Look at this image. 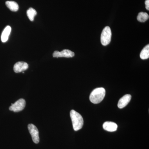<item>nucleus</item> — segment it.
Instances as JSON below:
<instances>
[{"label":"nucleus","instance_id":"f257e3e1","mask_svg":"<svg viewBox=\"0 0 149 149\" xmlns=\"http://www.w3.org/2000/svg\"><path fill=\"white\" fill-rule=\"evenodd\" d=\"M70 116L74 130L77 131L81 129L84 123V120L82 116L79 113L74 110H72L70 112Z\"/></svg>","mask_w":149,"mask_h":149},{"label":"nucleus","instance_id":"f03ea898","mask_svg":"<svg viewBox=\"0 0 149 149\" xmlns=\"http://www.w3.org/2000/svg\"><path fill=\"white\" fill-rule=\"evenodd\" d=\"M105 90L103 88H97L93 90L90 96V100L93 104L100 103L105 96Z\"/></svg>","mask_w":149,"mask_h":149},{"label":"nucleus","instance_id":"7ed1b4c3","mask_svg":"<svg viewBox=\"0 0 149 149\" xmlns=\"http://www.w3.org/2000/svg\"><path fill=\"white\" fill-rule=\"evenodd\" d=\"M111 31L110 27L107 26L102 32L101 35V42L103 46H107L111 41Z\"/></svg>","mask_w":149,"mask_h":149},{"label":"nucleus","instance_id":"20e7f679","mask_svg":"<svg viewBox=\"0 0 149 149\" xmlns=\"http://www.w3.org/2000/svg\"><path fill=\"white\" fill-rule=\"evenodd\" d=\"M26 102L23 99H20L17 101L9 107V110L15 112H18L23 110L25 107Z\"/></svg>","mask_w":149,"mask_h":149},{"label":"nucleus","instance_id":"39448f33","mask_svg":"<svg viewBox=\"0 0 149 149\" xmlns=\"http://www.w3.org/2000/svg\"><path fill=\"white\" fill-rule=\"evenodd\" d=\"M28 128L29 133L32 136V141L35 144H38L40 142L39 133L38 129L33 124H29L28 125Z\"/></svg>","mask_w":149,"mask_h":149},{"label":"nucleus","instance_id":"423d86ee","mask_svg":"<svg viewBox=\"0 0 149 149\" xmlns=\"http://www.w3.org/2000/svg\"><path fill=\"white\" fill-rule=\"evenodd\" d=\"M74 56V53L68 49H64L61 52L55 51L53 54L54 57L56 58H72Z\"/></svg>","mask_w":149,"mask_h":149},{"label":"nucleus","instance_id":"0eeeda50","mask_svg":"<svg viewBox=\"0 0 149 149\" xmlns=\"http://www.w3.org/2000/svg\"><path fill=\"white\" fill-rule=\"evenodd\" d=\"M28 65L24 62H18L14 65L13 70L16 73L23 72L28 68Z\"/></svg>","mask_w":149,"mask_h":149},{"label":"nucleus","instance_id":"6e6552de","mask_svg":"<svg viewBox=\"0 0 149 149\" xmlns=\"http://www.w3.org/2000/svg\"><path fill=\"white\" fill-rule=\"evenodd\" d=\"M131 96L130 95H126L123 96L120 99L118 104V107L119 109H123L130 102Z\"/></svg>","mask_w":149,"mask_h":149},{"label":"nucleus","instance_id":"1a4fd4ad","mask_svg":"<svg viewBox=\"0 0 149 149\" xmlns=\"http://www.w3.org/2000/svg\"><path fill=\"white\" fill-rule=\"evenodd\" d=\"M103 128L105 130L109 132H114L117 130L118 125L114 122L107 121L104 123Z\"/></svg>","mask_w":149,"mask_h":149},{"label":"nucleus","instance_id":"9d476101","mask_svg":"<svg viewBox=\"0 0 149 149\" xmlns=\"http://www.w3.org/2000/svg\"><path fill=\"white\" fill-rule=\"evenodd\" d=\"M11 28L10 26H7L4 29L2 33L1 40L4 43L8 40L9 36L10 35Z\"/></svg>","mask_w":149,"mask_h":149},{"label":"nucleus","instance_id":"9b49d317","mask_svg":"<svg viewBox=\"0 0 149 149\" xmlns=\"http://www.w3.org/2000/svg\"><path fill=\"white\" fill-rule=\"evenodd\" d=\"M6 6L11 11L16 12L18 10V4L13 1H7L6 2Z\"/></svg>","mask_w":149,"mask_h":149},{"label":"nucleus","instance_id":"f8f14e48","mask_svg":"<svg viewBox=\"0 0 149 149\" xmlns=\"http://www.w3.org/2000/svg\"><path fill=\"white\" fill-rule=\"evenodd\" d=\"M140 57L143 60L147 59L149 58V45H147L143 49L140 54Z\"/></svg>","mask_w":149,"mask_h":149},{"label":"nucleus","instance_id":"ddd939ff","mask_svg":"<svg viewBox=\"0 0 149 149\" xmlns=\"http://www.w3.org/2000/svg\"><path fill=\"white\" fill-rule=\"evenodd\" d=\"M148 19L149 15L146 13L140 12L137 16V19L140 22H145Z\"/></svg>","mask_w":149,"mask_h":149},{"label":"nucleus","instance_id":"4468645a","mask_svg":"<svg viewBox=\"0 0 149 149\" xmlns=\"http://www.w3.org/2000/svg\"><path fill=\"white\" fill-rule=\"evenodd\" d=\"M37 13L36 10L32 8H30L27 10V17L29 20L31 21H33L34 20L35 17L37 15Z\"/></svg>","mask_w":149,"mask_h":149},{"label":"nucleus","instance_id":"2eb2a0df","mask_svg":"<svg viewBox=\"0 0 149 149\" xmlns=\"http://www.w3.org/2000/svg\"><path fill=\"white\" fill-rule=\"evenodd\" d=\"M145 4H146V8L148 10H149V0H146L145 1Z\"/></svg>","mask_w":149,"mask_h":149}]
</instances>
